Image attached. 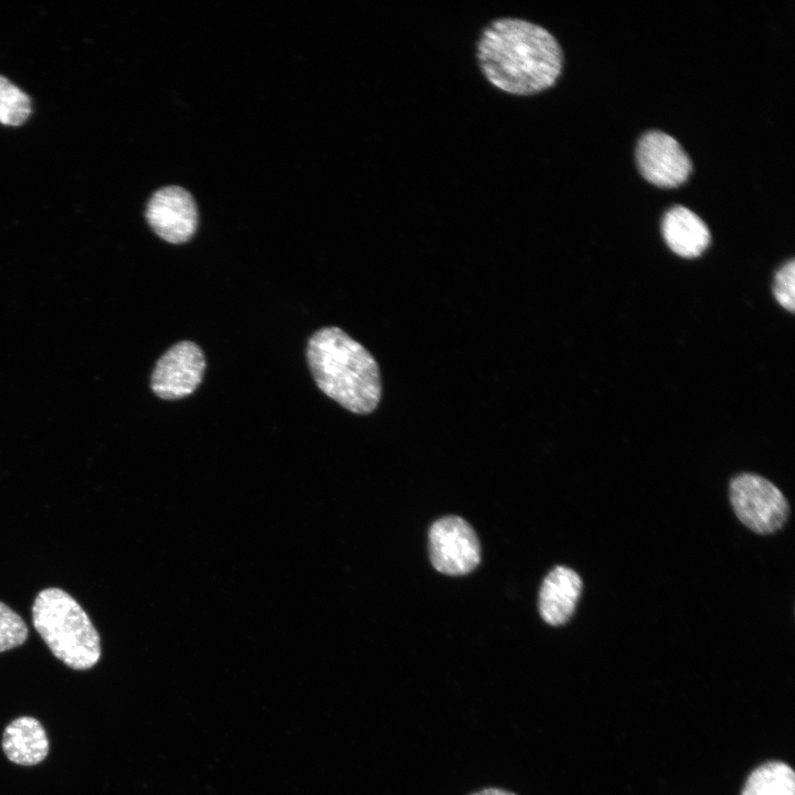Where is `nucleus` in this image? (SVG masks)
<instances>
[{
  "label": "nucleus",
  "instance_id": "1",
  "mask_svg": "<svg viewBox=\"0 0 795 795\" xmlns=\"http://www.w3.org/2000/svg\"><path fill=\"white\" fill-rule=\"evenodd\" d=\"M475 61L488 85L521 98L554 85L562 72L563 51L556 38L539 23L502 15L480 30Z\"/></svg>",
  "mask_w": 795,
  "mask_h": 795
},
{
  "label": "nucleus",
  "instance_id": "2",
  "mask_svg": "<svg viewBox=\"0 0 795 795\" xmlns=\"http://www.w3.org/2000/svg\"><path fill=\"white\" fill-rule=\"evenodd\" d=\"M307 359L318 388L356 414L373 412L381 380L373 356L338 327H326L308 341Z\"/></svg>",
  "mask_w": 795,
  "mask_h": 795
},
{
  "label": "nucleus",
  "instance_id": "3",
  "mask_svg": "<svg viewBox=\"0 0 795 795\" xmlns=\"http://www.w3.org/2000/svg\"><path fill=\"white\" fill-rule=\"evenodd\" d=\"M32 618L52 654L70 668L89 669L99 660V635L82 606L65 591H41L32 606Z\"/></svg>",
  "mask_w": 795,
  "mask_h": 795
},
{
  "label": "nucleus",
  "instance_id": "4",
  "mask_svg": "<svg viewBox=\"0 0 795 795\" xmlns=\"http://www.w3.org/2000/svg\"><path fill=\"white\" fill-rule=\"evenodd\" d=\"M730 500L740 521L761 534L781 529L788 516L781 490L754 474H741L731 481Z\"/></svg>",
  "mask_w": 795,
  "mask_h": 795
},
{
  "label": "nucleus",
  "instance_id": "5",
  "mask_svg": "<svg viewBox=\"0 0 795 795\" xmlns=\"http://www.w3.org/2000/svg\"><path fill=\"white\" fill-rule=\"evenodd\" d=\"M433 566L447 575L471 572L480 562V545L471 526L463 518L447 516L436 520L428 533Z\"/></svg>",
  "mask_w": 795,
  "mask_h": 795
},
{
  "label": "nucleus",
  "instance_id": "6",
  "mask_svg": "<svg viewBox=\"0 0 795 795\" xmlns=\"http://www.w3.org/2000/svg\"><path fill=\"white\" fill-rule=\"evenodd\" d=\"M205 359L191 341L172 346L157 362L151 389L161 399L177 400L190 395L202 381Z\"/></svg>",
  "mask_w": 795,
  "mask_h": 795
},
{
  "label": "nucleus",
  "instance_id": "7",
  "mask_svg": "<svg viewBox=\"0 0 795 795\" xmlns=\"http://www.w3.org/2000/svg\"><path fill=\"white\" fill-rule=\"evenodd\" d=\"M636 160L642 174L660 187L681 184L692 168L689 156L677 139L660 130H649L640 137Z\"/></svg>",
  "mask_w": 795,
  "mask_h": 795
},
{
  "label": "nucleus",
  "instance_id": "8",
  "mask_svg": "<svg viewBox=\"0 0 795 795\" xmlns=\"http://www.w3.org/2000/svg\"><path fill=\"white\" fill-rule=\"evenodd\" d=\"M146 219L161 239L181 244L195 232L197 205L189 191L179 186H167L151 195L146 208Z\"/></svg>",
  "mask_w": 795,
  "mask_h": 795
},
{
  "label": "nucleus",
  "instance_id": "9",
  "mask_svg": "<svg viewBox=\"0 0 795 795\" xmlns=\"http://www.w3.org/2000/svg\"><path fill=\"white\" fill-rule=\"evenodd\" d=\"M582 591V580L570 568L556 566L543 580L539 593V612L552 626L566 623L574 613Z\"/></svg>",
  "mask_w": 795,
  "mask_h": 795
},
{
  "label": "nucleus",
  "instance_id": "10",
  "mask_svg": "<svg viewBox=\"0 0 795 795\" xmlns=\"http://www.w3.org/2000/svg\"><path fill=\"white\" fill-rule=\"evenodd\" d=\"M661 229L669 248L682 257L699 256L710 243L706 223L682 205H675L666 212Z\"/></svg>",
  "mask_w": 795,
  "mask_h": 795
},
{
  "label": "nucleus",
  "instance_id": "11",
  "mask_svg": "<svg viewBox=\"0 0 795 795\" xmlns=\"http://www.w3.org/2000/svg\"><path fill=\"white\" fill-rule=\"evenodd\" d=\"M2 749L11 762L34 765L46 757L49 741L42 724L36 719L21 717L6 728Z\"/></svg>",
  "mask_w": 795,
  "mask_h": 795
},
{
  "label": "nucleus",
  "instance_id": "12",
  "mask_svg": "<svg viewBox=\"0 0 795 795\" xmlns=\"http://www.w3.org/2000/svg\"><path fill=\"white\" fill-rule=\"evenodd\" d=\"M741 795H795L794 771L781 761L763 763L748 776Z\"/></svg>",
  "mask_w": 795,
  "mask_h": 795
},
{
  "label": "nucleus",
  "instance_id": "13",
  "mask_svg": "<svg viewBox=\"0 0 795 795\" xmlns=\"http://www.w3.org/2000/svg\"><path fill=\"white\" fill-rule=\"evenodd\" d=\"M31 114L30 97L7 77L0 75V123L17 126Z\"/></svg>",
  "mask_w": 795,
  "mask_h": 795
},
{
  "label": "nucleus",
  "instance_id": "14",
  "mask_svg": "<svg viewBox=\"0 0 795 795\" xmlns=\"http://www.w3.org/2000/svg\"><path fill=\"white\" fill-rule=\"evenodd\" d=\"M28 638V627L21 616L0 602V653L22 645Z\"/></svg>",
  "mask_w": 795,
  "mask_h": 795
},
{
  "label": "nucleus",
  "instance_id": "15",
  "mask_svg": "<svg viewBox=\"0 0 795 795\" xmlns=\"http://www.w3.org/2000/svg\"><path fill=\"white\" fill-rule=\"evenodd\" d=\"M773 294L777 303L793 312L795 308V262L789 259L775 274Z\"/></svg>",
  "mask_w": 795,
  "mask_h": 795
},
{
  "label": "nucleus",
  "instance_id": "16",
  "mask_svg": "<svg viewBox=\"0 0 795 795\" xmlns=\"http://www.w3.org/2000/svg\"><path fill=\"white\" fill-rule=\"evenodd\" d=\"M470 795H517V794L512 793L510 791L504 789V788L487 787V788L477 791Z\"/></svg>",
  "mask_w": 795,
  "mask_h": 795
}]
</instances>
